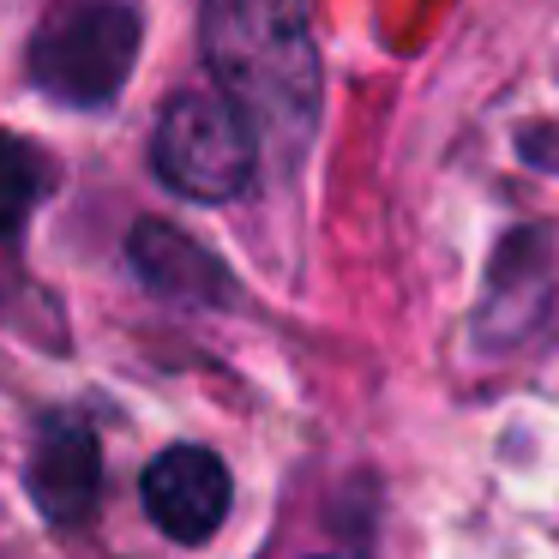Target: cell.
I'll use <instances>...</instances> for the list:
<instances>
[{
  "mask_svg": "<svg viewBox=\"0 0 559 559\" xmlns=\"http://www.w3.org/2000/svg\"><path fill=\"white\" fill-rule=\"evenodd\" d=\"M205 61L259 139H307L319 109V55L301 0H205Z\"/></svg>",
  "mask_w": 559,
  "mask_h": 559,
  "instance_id": "obj_1",
  "label": "cell"
},
{
  "mask_svg": "<svg viewBox=\"0 0 559 559\" xmlns=\"http://www.w3.org/2000/svg\"><path fill=\"white\" fill-rule=\"evenodd\" d=\"M151 169L163 187L199 205H229L259 175V133L223 91H181L151 139Z\"/></svg>",
  "mask_w": 559,
  "mask_h": 559,
  "instance_id": "obj_2",
  "label": "cell"
},
{
  "mask_svg": "<svg viewBox=\"0 0 559 559\" xmlns=\"http://www.w3.org/2000/svg\"><path fill=\"white\" fill-rule=\"evenodd\" d=\"M139 67V13L127 0H73L31 43V85L67 109H103Z\"/></svg>",
  "mask_w": 559,
  "mask_h": 559,
  "instance_id": "obj_3",
  "label": "cell"
},
{
  "mask_svg": "<svg viewBox=\"0 0 559 559\" xmlns=\"http://www.w3.org/2000/svg\"><path fill=\"white\" fill-rule=\"evenodd\" d=\"M139 499H145V518L157 523L169 542L199 547L223 530L229 518L235 481L223 469L217 451L205 445H169L163 457L145 463V481H139Z\"/></svg>",
  "mask_w": 559,
  "mask_h": 559,
  "instance_id": "obj_4",
  "label": "cell"
},
{
  "mask_svg": "<svg viewBox=\"0 0 559 559\" xmlns=\"http://www.w3.org/2000/svg\"><path fill=\"white\" fill-rule=\"evenodd\" d=\"M31 499L49 523L79 530L103 499V451L85 421H49L31 445Z\"/></svg>",
  "mask_w": 559,
  "mask_h": 559,
  "instance_id": "obj_5",
  "label": "cell"
},
{
  "mask_svg": "<svg viewBox=\"0 0 559 559\" xmlns=\"http://www.w3.org/2000/svg\"><path fill=\"white\" fill-rule=\"evenodd\" d=\"M127 259H133L139 277H145L157 295H169V301H199V307L229 301V277H223V265L193 241V235L169 229V223H139Z\"/></svg>",
  "mask_w": 559,
  "mask_h": 559,
  "instance_id": "obj_6",
  "label": "cell"
},
{
  "mask_svg": "<svg viewBox=\"0 0 559 559\" xmlns=\"http://www.w3.org/2000/svg\"><path fill=\"white\" fill-rule=\"evenodd\" d=\"M43 193H49V163H43V151L13 139V133H0V241L13 229H25L31 211L43 205Z\"/></svg>",
  "mask_w": 559,
  "mask_h": 559,
  "instance_id": "obj_7",
  "label": "cell"
}]
</instances>
